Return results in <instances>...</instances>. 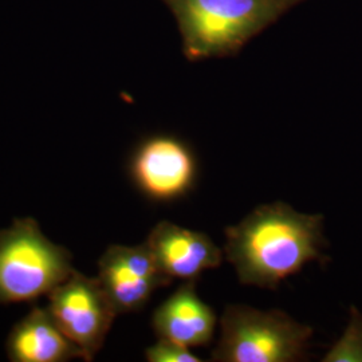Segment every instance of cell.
I'll list each match as a JSON object with an SVG mask.
<instances>
[{
    "label": "cell",
    "instance_id": "1",
    "mask_svg": "<svg viewBox=\"0 0 362 362\" xmlns=\"http://www.w3.org/2000/svg\"><path fill=\"white\" fill-rule=\"evenodd\" d=\"M324 216L285 203L260 206L226 228V255L240 284L276 290L310 262L324 263Z\"/></svg>",
    "mask_w": 362,
    "mask_h": 362
},
{
    "label": "cell",
    "instance_id": "2",
    "mask_svg": "<svg viewBox=\"0 0 362 362\" xmlns=\"http://www.w3.org/2000/svg\"><path fill=\"white\" fill-rule=\"evenodd\" d=\"M191 62L233 57L263 30L306 0H163Z\"/></svg>",
    "mask_w": 362,
    "mask_h": 362
},
{
    "label": "cell",
    "instance_id": "3",
    "mask_svg": "<svg viewBox=\"0 0 362 362\" xmlns=\"http://www.w3.org/2000/svg\"><path fill=\"white\" fill-rule=\"evenodd\" d=\"M71 255L45 236L33 218L0 231V305L49 296L73 274Z\"/></svg>",
    "mask_w": 362,
    "mask_h": 362
},
{
    "label": "cell",
    "instance_id": "4",
    "mask_svg": "<svg viewBox=\"0 0 362 362\" xmlns=\"http://www.w3.org/2000/svg\"><path fill=\"white\" fill-rule=\"evenodd\" d=\"M313 329L281 310L230 305L220 318L216 362H296L306 358Z\"/></svg>",
    "mask_w": 362,
    "mask_h": 362
},
{
    "label": "cell",
    "instance_id": "5",
    "mask_svg": "<svg viewBox=\"0 0 362 362\" xmlns=\"http://www.w3.org/2000/svg\"><path fill=\"white\" fill-rule=\"evenodd\" d=\"M47 297L55 322L81 350L82 360L93 361L118 315L98 278L74 270Z\"/></svg>",
    "mask_w": 362,
    "mask_h": 362
},
{
    "label": "cell",
    "instance_id": "6",
    "mask_svg": "<svg viewBox=\"0 0 362 362\" xmlns=\"http://www.w3.org/2000/svg\"><path fill=\"white\" fill-rule=\"evenodd\" d=\"M129 173L141 194L155 202H173L194 187L197 163L185 143L172 136H153L137 146Z\"/></svg>",
    "mask_w": 362,
    "mask_h": 362
},
{
    "label": "cell",
    "instance_id": "7",
    "mask_svg": "<svg viewBox=\"0 0 362 362\" xmlns=\"http://www.w3.org/2000/svg\"><path fill=\"white\" fill-rule=\"evenodd\" d=\"M97 278L117 314L141 310L156 290L172 284L145 243L107 247L98 260Z\"/></svg>",
    "mask_w": 362,
    "mask_h": 362
},
{
    "label": "cell",
    "instance_id": "8",
    "mask_svg": "<svg viewBox=\"0 0 362 362\" xmlns=\"http://www.w3.org/2000/svg\"><path fill=\"white\" fill-rule=\"evenodd\" d=\"M145 245L156 263L173 279H197L202 272L219 267L223 252L212 239L203 233L161 221L151 231Z\"/></svg>",
    "mask_w": 362,
    "mask_h": 362
},
{
    "label": "cell",
    "instance_id": "9",
    "mask_svg": "<svg viewBox=\"0 0 362 362\" xmlns=\"http://www.w3.org/2000/svg\"><path fill=\"white\" fill-rule=\"evenodd\" d=\"M184 282L156 309L152 326L158 338L177 342L189 349L202 348L212 341L218 317L199 297L197 279Z\"/></svg>",
    "mask_w": 362,
    "mask_h": 362
},
{
    "label": "cell",
    "instance_id": "10",
    "mask_svg": "<svg viewBox=\"0 0 362 362\" xmlns=\"http://www.w3.org/2000/svg\"><path fill=\"white\" fill-rule=\"evenodd\" d=\"M13 362H65L82 358V353L65 336L49 309L34 308L13 326L7 339Z\"/></svg>",
    "mask_w": 362,
    "mask_h": 362
},
{
    "label": "cell",
    "instance_id": "11",
    "mask_svg": "<svg viewBox=\"0 0 362 362\" xmlns=\"http://www.w3.org/2000/svg\"><path fill=\"white\" fill-rule=\"evenodd\" d=\"M325 362H362V313L350 308L349 324L342 337L327 351Z\"/></svg>",
    "mask_w": 362,
    "mask_h": 362
},
{
    "label": "cell",
    "instance_id": "12",
    "mask_svg": "<svg viewBox=\"0 0 362 362\" xmlns=\"http://www.w3.org/2000/svg\"><path fill=\"white\" fill-rule=\"evenodd\" d=\"M145 357L149 362H200L187 346L177 342L158 338L155 345L145 350Z\"/></svg>",
    "mask_w": 362,
    "mask_h": 362
}]
</instances>
